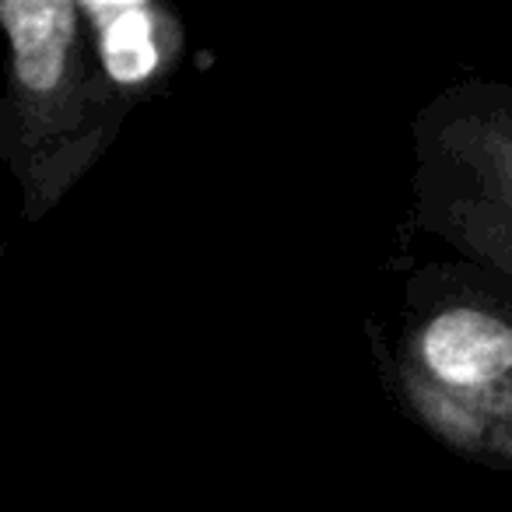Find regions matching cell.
Returning <instances> with one entry per match:
<instances>
[{
    "label": "cell",
    "mask_w": 512,
    "mask_h": 512,
    "mask_svg": "<svg viewBox=\"0 0 512 512\" xmlns=\"http://www.w3.org/2000/svg\"><path fill=\"white\" fill-rule=\"evenodd\" d=\"M0 165L39 225L123 134L137 102L106 71L81 0H0Z\"/></svg>",
    "instance_id": "2"
},
{
    "label": "cell",
    "mask_w": 512,
    "mask_h": 512,
    "mask_svg": "<svg viewBox=\"0 0 512 512\" xmlns=\"http://www.w3.org/2000/svg\"><path fill=\"white\" fill-rule=\"evenodd\" d=\"M85 15L95 29L102 64L137 106L169 88L183 60V22L176 11L155 0H116L85 4Z\"/></svg>",
    "instance_id": "4"
},
{
    "label": "cell",
    "mask_w": 512,
    "mask_h": 512,
    "mask_svg": "<svg viewBox=\"0 0 512 512\" xmlns=\"http://www.w3.org/2000/svg\"><path fill=\"white\" fill-rule=\"evenodd\" d=\"M414 228L512 278V81L446 85L414 116Z\"/></svg>",
    "instance_id": "3"
},
{
    "label": "cell",
    "mask_w": 512,
    "mask_h": 512,
    "mask_svg": "<svg viewBox=\"0 0 512 512\" xmlns=\"http://www.w3.org/2000/svg\"><path fill=\"white\" fill-rule=\"evenodd\" d=\"M369 351L404 418L512 474V278L460 256L421 264L390 327L369 323Z\"/></svg>",
    "instance_id": "1"
},
{
    "label": "cell",
    "mask_w": 512,
    "mask_h": 512,
    "mask_svg": "<svg viewBox=\"0 0 512 512\" xmlns=\"http://www.w3.org/2000/svg\"><path fill=\"white\" fill-rule=\"evenodd\" d=\"M4 256H8V246H4V242H0V260H4Z\"/></svg>",
    "instance_id": "5"
}]
</instances>
